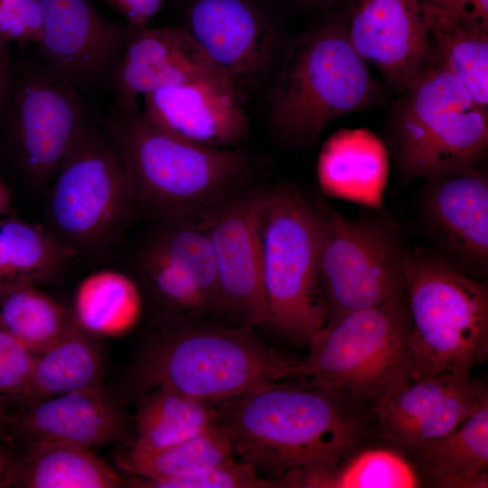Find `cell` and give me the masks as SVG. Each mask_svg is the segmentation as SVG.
Wrapping results in <instances>:
<instances>
[{
    "label": "cell",
    "instance_id": "obj_1",
    "mask_svg": "<svg viewBox=\"0 0 488 488\" xmlns=\"http://www.w3.org/2000/svg\"><path fill=\"white\" fill-rule=\"evenodd\" d=\"M212 405L233 453L277 487L289 474L333 466L380 441L374 407L314 380L274 382Z\"/></svg>",
    "mask_w": 488,
    "mask_h": 488
},
{
    "label": "cell",
    "instance_id": "obj_2",
    "mask_svg": "<svg viewBox=\"0 0 488 488\" xmlns=\"http://www.w3.org/2000/svg\"><path fill=\"white\" fill-rule=\"evenodd\" d=\"M104 124L127 169L138 211L152 219L198 215L242 188L255 168L245 150L172 135L149 122L141 108L112 109Z\"/></svg>",
    "mask_w": 488,
    "mask_h": 488
},
{
    "label": "cell",
    "instance_id": "obj_3",
    "mask_svg": "<svg viewBox=\"0 0 488 488\" xmlns=\"http://www.w3.org/2000/svg\"><path fill=\"white\" fill-rule=\"evenodd\" d=\"M382 99L340 11L309 26L288 46L270 90L268 122L283 141L306 145L336 118Z\"/></svg>",
    "mask_w": 488,
    "mask_h": 488
},
{
    "label": "cell",
    "instance_id": "obj_4",
    "mask_svg": "<svg viewBox=\"0 0 488 488\" xmlns=\"http://www.w3.org/2000/svg\"><path fill=\"white\" fill-rule=\"evenodd\" d=\"M136 367V383L164 387L215 404L284 378L288 362L267 349L250 326L221 327L167 316Z\"/></svg>",
    "mask_w": 488,
    "mask_h": 488
},
{
    "label": "cell",
    "instance_id": "obj_5",
    "mask_svg": "<svg viewBox=\"0 0 488 488\" xmlns=\"http://www.w3.org/2000/svg\"><path fill=\"white\" fill-rule=\"evenodd\" d=\"M403 296L415 377L472 372L488 357V288L447 258L408 250Z\"/></svg>",
    "mask_w": 488,
    "mask_h": 488
},
{
    "label": "cell",
    "instance_id": "obj_6",
    "mask_svg": "<svg viewBox=\"0 0 488 488\" xmlns=\"http://www.w3.org/2000/svg\"><path fill=\"white\" fill-rule=\"evenodd\" d=\"M391 108L389 144L406 179H424L479 164L488 146V109L435 62Z\"/></svg>",
    "mask_w": 488,
    "mask_h": 488
},
{
    "label": "cell",
    "instance_id": "obj_7",
    "mask_svg": "<svg viewBox=\"0 0 488 488\" xmlns=\"http://www.w3.org/2000/svg\"><path fill=\"white\" fill-rule=\"evenodd\" d=\"M45 192L46 229L73 258L114 246L138 212L123 160L93 117Z\"/></svg>",
    "mask_w": 488,
    "mask_h": 488
},
{
    "label": "cell",
    "instance_id": "obj_8",
    "mask_svg": "<svg viewBox=\"0 0 488 488\" xmlns=\"http://www.w3.org/2000/svg\"><path fill=\"white\" fill-rule=\"evenodd\" d=\"M284 378L305 377L339 388L377 408L415 377L404 296L325 324Z\"/></svg>",
    "mask_w": 488,
    "mask_h": 488
},
{
    "label": "cell",
    "instance_id": "obj_9",
    "mask_svg": "<svg viewBox=\"0 0 488 488\" xmlns=\"http://www.w3.org/2000/svg\"><path fill=\"white\" fill-rule=\"evenodd\" d=\"M261 238L269 323L289 339L308 345L326 319L313 203L292 186L266 191Z\"/></svg>",
    "mask_w": 488,
    "mask_h": 488
},
{
    "label": "cell",
    "instance_id": "obj_10",
    "mask_svg": "<svg viewBox=\"0 0 488 488\" xmlns=\"http://www.w3.org/2000/svg\"><path fill=\"white\" fill-rule=\"evenodd\" d=\"M0 112L8 156L33 193L47 190L92 119L83 94L40 57L12 73Z\"/></svg>",
    "mask_w": 488,
    "mask_h": 488
},
{
    "label": "cell",
    "instance_id": "obj_11",
    "mask_svg": "<svg viewBox=\"0 0 488 488\" xmlns=\"http://www.w3.org/2000/svg\"><path fill=\"white\" fill-rule=\"evenodd\" d=\"M313 205L325 324L402 296L408 249L396 230L384 221L347 218L324 202Z\"/></svg>",
    "mask_w": 488,
    "mask_h": 488
},
{
    "label": "cell",
    "instance_id": "obj_12",
    "mask_svg": "<svg viewBox=\"0 0 488 488\" xmlns=\"http://www.w3.org/2000/svg\"><path fill=\"white\" fill-rule=\"evenodd\" d=\"M266 191L240 188L200 213L216 264L222 313L240 325L269 323L263 286Z\"/></svg>",
    "mask_w": 488,
    "mask_h": 488
},
{
    "label": "cell",
    "instance_id": "obj_13",
    "mask_svg": "<svg viewBox=\"0 0 488 488\" xmlns=\"http://www.w3.org/2000/svg\"><path fill=\"white\" fill-rule=\"evenodd\" d=\"M40 59L81 94L108 86L131 26L105 18L89 0H39Z\"/></svg>",
    "mask_w": 488,
    "mask_h": 488
},
{
    "label": "cell",
    "instance_id": "obj_14",
    "mask_svg": "<svg viewBox=\"0 0 488 488\" xmlns=\"http://www.w3.org/2000/svg\"><path fill=\"white\" fill-rule=\"evenodd\" d=\"M349 40L399 93L434 63L430 0H343Z\"/></svg>",
    "mask_w": 488,
    "mask_h": 488
},
{
    "label": "cell",
    "instance_id": "obj_15",
    "mask_svg": "<svg viewBox=\"0 0 488 488\" xmlns=\"http://www.w3.org/2000/svg\"><path fill=\"white\" fill-rule=\"evenodd\" d=\"M183 28L239 98L273 65L277 32L252 0H193Z\"/></svg>",
    "mask_w": 488,
    "mask_h": 488
},
{
    "label": "cell",
    "instance_id": "obj_16",
    "mask_svg": "<svg viewBox=\"0 0 488 488\" xmlns=\"http://www.w3.org/2000/svg\"><path fill=\"white\" fill-rule=\"evenodd\" d=\"M487 404L486 385L472 372L414 377L377 408L380 439L405 454L453 431Z\"/></svg>",
    "mask_w": 488,
    "mask_h": 488
},
{
    "label": "cell",
    "instance_id": "obj_17",
    "mask_svg": "<svg viewBox=\"0 0 488 488\" xmlns=\"http://www.w3.org/2000/svg\"><path fill=\"white\" fill-rule=\"evenodd\" d=\"M141 102L149 122L196 144L233 148L249 134L241 99L218 71L158 89Z\"/></svg>",
    "mask_w": 488,
    "mask_h": 488
},
{
    "label": "cell",
    "instance_id": "obj_18",
    "mask_svg": "<svg viewBox=\"0 0 488 488\" xmlns=\"http://www.w3.org/2000/svg\"><path fill=\"white\" fill-rule=\"evenodd\" d=\"M420 200L432 237L463 270L483 271L488 264L487 174L475 164L431 177Z\"/></svg>",
    "mask_w": 488,
    "mask_h": 488
},
{
    "label": "cell",
    "instance_id": "obj_19",
    "mask_svg": "<svg viewBox=\"0 0 488 488\" xmlns=\"http://www.w3.org/2000/svg\"><path fill=\"white\" fill-rule=\"evenodd\" d=\"M5 427L25 445L59 443L91 449L122 441L129 424L122 406L100 386L23 404L8 414Z\"/></svg>",
    "mask_w": 488,
    "mask_h": 488
},
{
    "label": "cell",
    "instance_id": "obj_20",
    "mask_svg": "<svg viewBox=\"0 0 488 488\" xmlns=\"http://www.w3.org/2000/svg\"><path fill=\"white\" fill-rule=\"evenodd\" d=\"M211 71L217 70L183 27L131 26L108 84L112 109L140 108L145 95Z\"/></svg>",
    "mask_w": 488,
    "mask_h": 488
},
{
    "label": "cell",
    "instance_id": "obj_21",
    "mask_svg": "<svg viewBox=\"0 0 488 488\" xmlns=\"http://www.w3.org/2000/svg\"><path fill=\"white\" fill-rule=\"evenodd\" d=\"M316 172L325 195L382 208L389 157L383 142L370 130L343 128L331 135L319 152Z\"/></svg>",
    "mask_w": 488,
    "mask_h": 488
},
{
    "label": "cell",
    "instance_id": "obj_22",
    "mask_svg": "<svg viewBox=\"0 0 488 488\" xmlns=\"http://www.w3.org/2000/svg\"><path fill=\"white\" fill-rule=\"evenodd\" d=\"M404 455L415 467L422 486L483 488L488 486V404L448 434Z\"/></svg>",
    "mask_w": 488,
    "mask_h": 488
},
{
    "label": "cell",
    "instance_id": "obj_23",
    "mask_svg": "<svg viewBox=\"0 0 488 488\" xmlns=\"http://www.w3.org/2000/svg\"><path fill=\"white\" fill-rule=\"evenodd\" d=\"M105 361L98 338L72 319L63 334L36 356L30 380L16 401L33 403L100 387Z\"/></svg>",
    "mask_w": 488,
    "mask_h": 488
},
{
    "label": "cell",
    "instance_id": "obj_24",
    "mask_svg": "<svg viewBox=\"0 0 488 488\" xmlns=\"http://www.w3.org/2000/svg\"><path fill=\"white\" fill-rule=\"evenodd\" d=\"M119 474L90 449L59 443H33L17 454L10 487L116 488Z\"/></svg>",
    "mask_w": 488,
    "mask_h": 488
},
{
    "label": "cell",
    "instance_id": "obj_25",
    "mask_svg": "<svg viewBox=\"0 0 488 488\" xmlns=\"http://www.w3.org/2000/svg\"><path fill=\"white\" fill-rule=\"evenodd\" d=\"M223 427H216L192 438L155 450L130 447L118 456V465L132 474L123 486L150 488L153 484L187 478L233 458Z\"/></svg>",
    "mask_w": 488,
    "mask_h": 488
},
{
    "label": "cell",
    "instance_id": "obj_26",
    "mask_svg": "<svg viewBox=\"0 0 488 488\" xmlns=\"http://www.w3.org/2000/svg\"><path fill=\"white\" fill-rule=\"evenodd\" d=\"M143 309L136 281L127 273L103 268L78 284L70 309L73 321L97 338H117L137 324Z\"/></svg>",
    "mask_w": 488,
    "mask_h": 488
},
{
    "label": "cell",
    "instance_id": "obj_27",
    "mask_svg": "<svg viewBox=\"0 0 488 488\" xmlns=\"http://www.w3.org/2000/svg\"><path fill=\"white\" fill-rule=\"evenodd\" d=\"M284 483L286 487L309 488L422 487L404 454L382 441L357 450L333 466L290 474Z\"/></svg>",
    "mask_w": 488,
    "mask_h": 488
},
{
    "label": "cell",
    "instance_id": "obj_28",
    "mask_svg": "<svg viewBox=\"0 0 488 488\" xmlns=\"http://www.w3.org/2000/svg\"><path fill=\"white\" fill-rule=\"evenodd\" d=\"M428 29L435 62L465 86L474 101L488 108V25L461 18L432 4Z\"/></svg>",
    "mask_w": 488,
    "mask_h": 488
},
{
    "label": "cell",
    "instance_id": "obj_29",
    "mask_svg": "<svg viewBox=\"0 0 488 488\" xmlns=\"http://www.w3.org/2000/svg\"><path fill=\"white\" fill-rule=\"evenodd\" d=\"M219 425L212 404L172 389L145 391L137 403L132 447L155 450L198 436Z\"/></svg>",
    "mask_w": 488,
    "mask_h": 488
},
{
    "label": "cell",
    "instance_id": "obj_30",
    "mask_svg": "<svg viewBox=\"0 0 488 488\" xmlns=\"http://www.w3.org/2000/svg\"><path fill=\"white\" fill-rule=\"evenodd\" d=\"M73 256L46 229L8 213L0 216V286L59 280Z\"/></svg>",
    "mask_w": 488,
    "mask_h": 488
},
{
    "label": "cell",
    "instance_id": "obj_31",
    "mask_svg": "<svg viewBox=\"0 0 488 488\" xmlns=\"http://www.w3.org/2000/svg\"><path fill=\"white\" fill-rule=\"evenodd\" d=\"M71 321L70 309L38 285L13 282L0 286V327L37 354L55 343Z\"/></svg>",
    "mask_w": 488,
    "mask_h": 488
},
{
    "label": "cell",
    "instance_id": "obj_32",
    "mask_svg": "<svg viewBox=\"0 0 488 488\" xmlns=\"http://www.w3.org/2000/svg\"><path fill=\"white\" fill-rule=\"evenodd\" d=\"M274 481L260 476L249 464L233 458L195 475L161 482L150 488H267Z\"/></svg>",
    "mask_w": 488,
    "mask_h": 488
},
{
    "label": "cell",
    "instance_id": "obj_33",
    "mask_svg": "<svg viewBox=\"0 0 488 488\" xmlns=\"http://www.w3.org/2000/svg\"><path fill=\"white\" fill-rule=\"evenodd\" d=\"M37 353L0 327V398L16 400L24 390Z\"/></svg>",
    "mask_w": 488,
    "mask_h": 488
},
{
    "label": "cell",
    "instance_id": "obj_34",
    "mask_svg": "<svg viewBox=\"0 0 488 488\" xmlns=\"http://www.w3.org/2000/svg\"><path fill=\"white\" fill-rule=\"evenodd\" d=\"M124 15L133 27L145 26L167 0H101Z\"/></svg>",
    "mask_w": 488,
    "mask_h": 488
},
{
    "label": "cell",
    "instance_id": "obj_35",
    "mask_svg": "<svg viewBox=\"0 0 488 488\" xmlns=\"http://www.w3.org/2000/svg\"><path fill=\"white\" fill-rule=\"evenodd\" d=\"M0 4L24 24L36 45L42 33V13L39 0H0Z\"/></svg>",
    "mask_w": 488,
    "mask_h": 488
},
{
    "label": "cell",
    "instance_id": "obj_36",
    "mask_svg": "<svg viewBox=\"0 0 488 488\" xmlns=\"http://www.w3.org/2000/svg\"><path fill=\"white\" fill-rule=\"evenodd\" d=\"M430 2L451 14L488 25V0H430Z\"/></svg>",
    "mask_w": 488,
    "mask_h": 488
},
{
    "label": "cell",
    "instance_id": "obj_37",
    "mask_svg": "<svg viewBox=\"0 0 488 488\" xmlns=\"http://www.w3.org/2000/svg\"><path fill=\"white\" fill-rule=\"evenodd\" d=\"M16 457L17 454L5 439L0 438V488L11 486Z\"/></svg>",
    "mask_w": 488,
    "mask_h": 488
},
{
    "label": "cell",
    "instance_id": "obj_38",
    "mask_svg": "<svg viewBox=\"0 0 488 488\" xmlns=\"http://www.w3.org/2000/svg\"><path fill=\"white\" fill-rule=\"evenodd\" d=\"M11 75V61L0 59V107L6 95Z\"/></svg>",
    "mask_w": 488,
    "mask_h": 488
},
{
    "label": "cell",
    "instance_id": "obj_39",
    "mask_svg": "<svg viewBox=\"0 0 488 488\" xmlns=\"http://www.w3.org/2000/svg\"><path fill=\"white\" fill-rule=\"evenodd\" d=\"M294 3L305 6L316 8H332L342 4L343 0H291Z\"/></svg>",
    "mask_w": 488,
    "mask_h": 488
},
{
    "label": "cell",
    "instance_id": "obj_40",
    "mask_svg": "<svg viewBox=\"0 0 488 488\" xmlns=\"http://www.w3.org/2000/svg\"><path fill=\"white\" fill-rule=\"evenodd\" d=\"M11 194L0 178V216L9 213Z\"/></svg>",
    "mask_w": 488,
    "mask_h": 488
},
{
    "label": "cell",
    "instance_id": "obj_41",
    "mask_svg": "<svg viewBox=\"0 0 488 488\" xmlns=\"http://www.w3.org/2000/svg\"><path fill=\"white\" fill-rule=\"evenodd\" d=\"M7 400L0 398V432L4 428L9 411L7 409Z\"/></svg>",
    "mask_w": 488,
    "mask_h": 488
},
{
    "label": "cell",
    "instance_id": "obj_42",
    "mask_svg": "<svg viewBox=\"0 0 488 488\" xmlns=\"http://www.w3.org/2000/svg\"><path fill=\"white\" fill-rule=\"evenodd\" d=\"M0 59L10 60L8 52V44L0 40Z\"/></svg>",
    "mask_w": 488,
    "mask_h": 488
}]
</instances>
